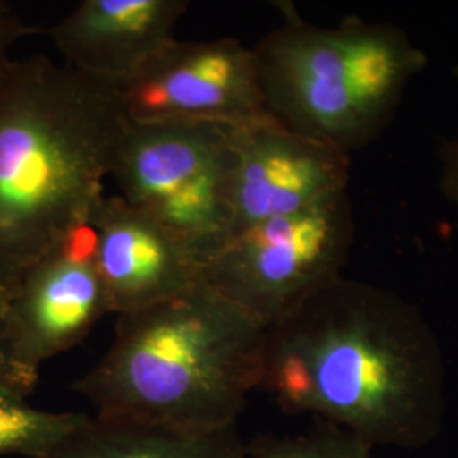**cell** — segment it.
<instances>
[{
	"label": "cell",
	"mask_w": 458,
	"mask_h": 458,
	"mask_svg": "<svg viewBox=\"0 0 458 458\" xmlns=\"http://www.w3.org/2000/svg\"><path fill=\"white\" fill-rule=\"evenodd\" d=\"M260 389L374 448H426L446 418V361L423 311L344 276L267 327Z\"/></svg>",
	"instance_id": "obj_1"
},
{
	"label": "cell",
	"mask_w": 458,
	"mask_h": 458,
	"mask_svg": "<svg viewBox=\"0 0 458 458\" xmlns=\"http://www.w3.org/2000/svg\"><path fill=\"white\" fill-rule=\"evenodd\" d=\"M128 123L115 83L43 55L0 79V304L22 272L89 225Z\"/></svg>",
	"instance_id": "obj_2"
},
{
	"label": "cell",
	"mask_w": 458,
	"mask_h": 458,
	"mask_svg": "<svg viewBox=\"0 0 458 458\" xmlns=\"http://www.w3.org/2000/svg\"><path fill=\"white\" fill-rule=\"evenodd\" d=\"M267 327L206 284L117 316L109 350L73 389L104 420L175 431L238 425L260 389Z\"/></svg>",
	"instance_id": "obj_3"
},
{
	"label": "cell",
	"mask_w": 458,
	"mask_h": 458,
	"mask_svg": "<svg viewBox=\"0 0 458 458\" xmlns=\"http://www.w3.org/2000/svg\"><path fill=\"white\" fill-rule=\"evenodd\" d=\"M282 24L253 48L263 107L289 131L344 155L386 131L428 58L403 30L346 17L319 28L280 4Z\"/></svg>",
	"instance_id": "obj_4"
},
{
	"label": "cell",
	"mask_w": 458,
	"mask_h": 458,
	"mask_svg": "<svg viewBox=\"0 0 458 458\" xmlns=\"http://www.w3.org/2000/svg\"><path fill=\"white\" fill-rule=\"evenodd\" d=\"M233 126L126 123L111 174L119 196L170 229L204 265L234 233Z\"/></svg>",
	"instance_id": "obj_5"
},
{
	"label": "cell",
	"mask_w": 458,
	"mask_h": 458,
	"mask_svg": "<svg viewBox=\"0 0 458 458\" xmlns=\"http://www.w3.org/2000/svg\"><path fill=\"white\" fill-rule=\"evenodd\" d=\"M355 236L344 192L304 213L233 233L202 265L204 284L272 327L344 276Z\"/></svg>",
	"instance_id": "obj_6"
},
{
	"label": "cell",
	"mask_w": 458,
	"mask_h": 458,
	"mask_svg": "<svg viewBox=\"0 0 458 458\" xmlns=\"http://www.w3.org/2000/svg\"><path fill=\"white\" fill-rule=\"evenodd\" d=\"M115 83L134 123H217L267 119L253 48L233 38L174 41L131 77Z\"/></svg>",
	"instance_id": "obj_7"
},
{
	"label": "cell",
	"mask_w": 458,
	"mask_h": 458,
	"mask_svg": "<svg viewBox=\"0 0 458 458\" xmlns=\"http://www.w3.org/2000/svg\"><path fill=\"white\" fill-rule=\"evenodd\" d=\"M113 314L98 274L96 231L73 229L28 267L2 299V323L21 365L39 372L45 361L82 344Z\"/></svg>",
	"instance_id": "obj_8"
},
{
	"label": "cell",
	"mask_w": 458,
	"mask_h": 458,
	"mask_svg": "<svg viewBox=\"0 0 458 458\" xmlns=\"http://www.w3.org/2000/svg\"><path fill=\"white\" fill-rule=\"evenodd\" d=\"M233 149L234 231L304 213L348 192L352 157L270 117L233 126Z\"/></svg>",
	"instance_id": "obj_9"
},
{
	"label": "cell",
	"mask_w": 458,
	"mask_h": 458,
	"mask_svg": "<svg viewBox=\"0 0 458 458\" xmlns=\"http://www.w3.org/2000/svg\"><path fill=\"white\" fill-rule=\"evenodd\" d=\"M89 225L111 312L147 310L204 284L202 263L149 214L119 194L100 199Z\"/></svg>",
	"instance_id": "obj_10"
},
{
	"label": "cell",
	"mask_w": 458,
	"mask_h": 458,
	"mask_svg": "<svg viewBox=\"0 0 458 458\" xmlns=\"http://www.w3.org/2000/svg\"><path fill=\"white\" fill-rule=\"evenodd\" d=\"M187 0H83L48 30L66 66L121 82L175 41Z\"/></svg>",
	"instance_id": "obj_11"
},
{
	"label": "cell",
	"mask_w": 458,
	"mask_h": 458,
	"mask_svg": "<svg viewBox=\"0 0 458 458\" xmlns=\"http://www.w3.org/2000/svg\"><path fill=\"white\" fill-rule=\"evenodd\" d=\"M238 425L216 431H175L89 416L47 458H240Z\"/></svg>",
	"instance_id": "obj_12"
},
{
	"label": "cell",
	"mask_w": 458,
	"mask_h": 458,
	"mask_svg": "<svg viewBox=\"0 0 458 458\" xmlns=\"http://www.w3.org/2000/svg\"><path fill=\"white\" fill-rule=\"evenodd\" d=\"M89 416L34 408L28 397L0 389V458H47L72 437Z\"/></svg>",
	"instance_id": "obj_13"
},
{
	"label": "cell",
	"mask_w": 458,
	"mask_h": 458,
	"mask_svg": "<svg viewBox=\"0 0 458 458\" xmlns=\"http://www.w3.org/2000/svg\"><path fill=\"white\" fill-rule=\"evenodd\" d=\"M374 450L359 437L327 425L304 435H263L246 443L250 458H377Z\"/></svg>",
	"instance_id": "obj_14"
},
{
	"label": "cell",
	"mask_w": 458,
	"mask_h": 458,
	"mask_svg": "<svg viewBox=\"0 0 458 458\" xmlns=\"http://www.w3.org/2000/svg\"><path fill=\"white\" fill-rule=\"evenodd\" d=\"M39 372H34L21 365L14 359L2 323V304H0V389L21 394L28 397L38 386Z\"/></svg>",
	"instance_id": "obj_15"
},
{
	"label": "cell",
	"mask_w": 458,
	"mask_h": 458,
	"mask_svg": "<svg viewBox=\"0 0 458 458\" xmlns=\"http://www.w3.org/2000/svg\"><path fill=\"white\" fill-rule=\"evenodd\" d=\"M34 31L36 30L28 26L5 2H0V79L4 77L7 66L13 62V48L22 38L30 36Z\"/></svg>",
	"instance_id": "obj_16"
},
{
	"label": "cell",
	"mask_w": 458,
	"mask_h": 458,
	"mask_svg": "<svg viewBox=\"0 0 458 458\" xmlns=\"http://www.w3.org/2000/svg\"><path fill=\"white\" fill-rule=\"evenodd\" d=\"M440 187L445 199L458 211V143L445 157Z\"/></svg>",
	"instance_id": "obj_17"
},
{
	"label": "cell",
	"mask_w": 458,
	"mask_h": 458,
	"mask_svg": "<svg viewBox=\"0 0 458 458\" xmlns=\"http://www.w3.org/2000/svg\"><path fill=\"white\" fill-rule=\"evenodd\" d=\"M240 458H250L248 457V452H245V454H243V455H242Z\"/></svg>",
	"instance_id": "obj_18"
}]
</instances>
